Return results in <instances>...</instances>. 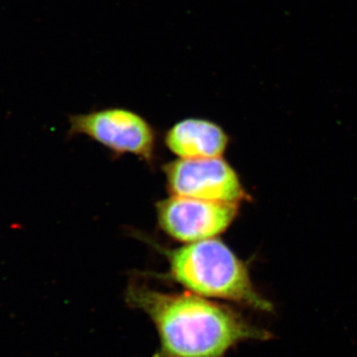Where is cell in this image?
Instances as JSON below:
<instances>
[{
	"label": "cell",
	"mask_w": 357,
	"mask_h": 357,
	"mask_svg": "<svg viewBox=\"0 0 357 357\" xmlns=\"http://www.w3.org/2000/svg\"><path fill=\"white\" fill-rule=\"evenodd\" d=\"M126 302L144 312L156 328L159 347L152 357H225L241 342L272 337L229 305L190 292L165 293L131 284Z\"/></svg>",
	"instance_id": "1"
},
{
	"label": "cell",
	"mask_w": 357,
	"mask_h": 357,
	"mask_svg": "<svg viewBox=\"0 0 357 357\" xmlns=\"http://www.w3.org/2000/svg\"><path fill=\"white\" fill-rule=\"evenodd\" d=\"M169 278L195 295L271 312L273 305L251 280L248 265L220 239L210 238L167 251Z\"/></svg>",
	"instance_id": "2"
},
{
	"label": "cell",
	"mask_w": 357,
	"mask_h": 357,
	"mask_svg": "<svg viewBox=\"0 0 357 357\" xmlns=\"http://www.w3.org/2000/svg\"><path fill=\"white\" fill-rule=\"evenodd\" d=\"M69 135H84L117 154L154 158L156 134L149 122L132 110L110 107L70 116Z\"/></svg>",
	"instance_id": "3"
},
{
	"label": "cell",
	"mask_w": 357,
	"mask_h": 357,
	"mask_svg": "<svg viewBox=\"0 0 357 357\" xmlns=\"http://www.w3.org/2000/svg\"><path fill=\"white\" fill-rule=\"evenodd\" d=\"M164 173L173 196L236 204L249 198L238 174L222 157L175 160Z\"/></svg>",
	"instance_id": "4"
},
{
	"label": "cell",
	"mask_w": 357,
	"mask_h": 357,
	"mask_svg": "<svg viewBox=\"0 0 357 357\" xmlns=\"http://www.w3.org/2000/svg\"><path fill=\"white\" fill-rule=\"evenodd\" d=\"M239 204L171 196L156 204L160 229L175 241L192 243L215 238L229 229Z\"/></svg>",
	"instance_id": "5"
},
{
	"label": "cell",
	"mask_w": 357,
	"mask_h": 357,
	"mask_svg": "<svg viewBox=\"0 0 357 357\" xmlns=\"http://www.w3.org/2000/svg\"><path fill=\"white\" fill-rule=\"evenodd\" d=\"M164 143L178 159L218 158L227 151L229 137L215 122L185 119L167 131Z\"/></svg>",
	"instance_id": "6"
}]
</instances>
